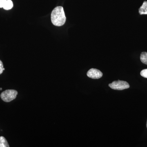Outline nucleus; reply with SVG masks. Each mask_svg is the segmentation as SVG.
I'll return each instance as SVG.
<instances>
[{"instance_id":"1","label":"nucleus","mask_w":147,"mask_h":147,"mask_svg":"<svg viewBox=\"0 0 147 147\" xmlns=\"http://www.w3.org/2000/svg\"><path fill=\"white\" fill-rule=\"evenodd\" d=\"M66 16L63 7L57 6L52 11L51 14V22L56 26H61L65 24Z\"/></svg>"},{"instance_id":"2","label":"nucleus","mask_w":147,"mask_h":147,"mask_svg":"<svg viewBox=\"0 0 147 147\" xmlns=\"http://www.w3.org/2000/svg\"><path fill=\"white\" fill-rule=\"evenodd\" d=\"M18 92L14 90H7L3 92L1 94L2 100L6 102H9L16 98Z\"/></svg>"},{"instance_id":"3","label":"nucleus","mask_w":147,"mask_h":147,"mask_svg":"<svg viewBox=\"0 0 147 147\" xmlns=\"http://www.w3.org/2000/svg\"><path fill=\"white\" fill-rule=\"evenodd\" d=\"M109 86L112 89L122 90L129 88V85L127 82L125 81L119 80L117 81H114L111 84H109Z\"/></svg>"},{"instance_id":"4","label":"nucleus","mask_w":147,"mask_h":147,"mask_svg":"<svg viewBox=\"0 0 147 147\" xmlns=\"http://www.w3.org/2000/svg\"><path fill=\"white\" fill-rule=\"evenodd\" d=\"M87 76L89 78L92 79H99L102 76L101 71L96 69L92 68L87 72Z\"/></svg>"},{"instance_id":"5","label":"nucleus","mask_w":147,"mask_h":147,"mask_svg":"<svg viewBox=\"0 0 147 147\" xmlns=\"http://www.w3.org/2000/svg\"><path fill=\"white\" fill-rule=\"evenodd\" d=\"M139 12L140 15L147 14V1H145L143 5L139 9Z\"/></svg>"},{"instance_id":"6","label":"nucleus","mask_w":147,"mask_h":147,"mask_svg":"<svg viewBox=\"0 0 147 147\" xmlns=\"http://www.w3.org/2000/svg\"><path fill=\"white\" fill-rule=\"evenodd\" d=\"M13 7V3L11 0H6L3 8L5 10H9Z\"/></svg>"},{"instance_id":"7","label":"nucleus","mask_w":147,"mask_h":147,"mask_svg":"<svg viewBox=\"0 0 147 147\" xmlns=\"http://www.w3.org/2000/svg\"><path fill=\"white\" fill-rule=\"evenodd\" d=\"M7 141L3 137H0V147H9Z\"/></svg>"},{"instance_id":"8","label":"nucleus","mask_w":147,"mask_h":147,"mask_svg":"<svg viewBox=\"0 0 147 147\" xmlns=\"http://www.w3.org/2000/svg\"><path fill=\"white\" fill-rule=\"evenodd\" d=\"M140 60L143 63L147 65V53L143 52L141 53L140 56Z\"/></svg>"},{"instance_id":"9","label":"nucleus","mask_w":147,"mask_h":147,"mask_svg":"<svg viewBox=\"0 0 147 147\" xmlns=\"http://www.w3.org/2000/svg\"><path fill=\"white\" fill-rule=\"evenodd\" d=\"M141 76L147 79V69H143L140 73Z\"/></svg>"},{"instance_id":"10","label":"nucleus","mask_w":147,"mask_h":147,"mask_svg":"<svg viewBox=\"0 0 147 147\" xmlns=\"http://www.w3.org/2000/svg\"><path fill=\"white\" fill-rule=\"evenodd\" d=\"M3 65L2 61L0 60V74H2L3 71Z\"/></svg>"},{"instance_id":"11","label":"nucleus","mask_w":147,"mask_h":147,"mask_svg":"<svg viewBox=\"0 0 147 147\" xmlns=\"http://www.w3.org/2000/svg\"><path fill=\"white\" fill-rule=\"evenodd\" d=\"M6 0H0V8H2Z\"/></svg>"},{"instance_id":"12","label":"nucleus","mask_w":147,"mask_h":147,"mask_svg":"<svg viewBox=\"0 0 147 147\" xmlns=\"http://www.w3.org/2000/svg\"><path fill=\"white\" fill-rule=\"evenodd\" d=\"M2 90V88H0V90Z\"/></svg>"},{"instance_id":"13","label":"nucleus","mask_w":147,"mask_h":147,"mask_svg":"<svg viewBox=\"0 0 147 147\" xmlns=\"http://www.w3.org/2000/svg\"><path fill=\"white\" fill-rule=\"evenodd\" d=\"M146 126H147V121Z\"/></svg>"}]
</instances>
